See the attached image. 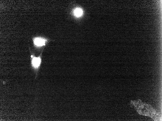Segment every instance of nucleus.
<instances>
[{
  "label": "nucleus",
  "mask_w": 162,
  "mask_h": 121,
  "mask_svg": "<svg viewBox=\"0 0 162 121\" xmlns=\"http://www.w3.org/2000/svg\"><path fill=\"white\" fill-rule=\"evenodd\" d=\"M83 12L82 10L79 7L75 8L73 11V14L74 16L77 17L81 16L83 14Z\"/></svg>",
  "instance_id": "3"
},
{
  "label": "nucleus",
  "mask_w": 162,
  "mask_h": 121,
  "mask_svg": "<svg viewBox=\"0 0 162 121\" xmlns=\"http://www.w3.org/2000/svg\"><path fill=\"white\" fill-rule=\"evenodd\" d=\"M42 52L40 55L37 57L32 55L31 56V64L33 68L36 72H37L40 68L42 62Z\"/></svg>",
  "instance_id": "1"
},
{
  "label": "nucleus",
  "mask_w": 162,
  "mask_h": 121,
  "mask_svg": "<svg viewBox=\"0 0 162 121\" xmlns=\"http://www.w3.org/2000/svg\"><path fill=\"white\" fill-rule=\"evenodd\" d=\"M33 41L34 45L36 46L40 47L45 46L48 40L44 38L37 37L33 38Z\"/></svg>",
  "instance_id": "2"
}]
</instances>
